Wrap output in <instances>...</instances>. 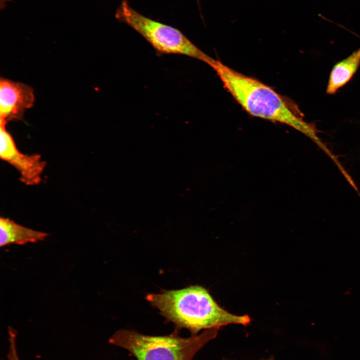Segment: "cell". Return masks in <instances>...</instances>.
I'll return each instance as SVG.
<instances>
[{"label":"cell","instance_id":"6da1fadb","mask_svg":"<svg viewBox=\"0 0 360 360\" xmlns=\"http://www.w3.org/2000/svg\"><path fill=\"white\" fill-rule=\"evenodd\" d=\"M146 299L176 330L186 328L192 335L202 330L218 329L230 324L245 326L250 322L248 315L233 314L222 308L208 291L198 285L149 294Z\"/></svg>","mask_w":360,"mask_h":360},{"label":"cell","instance_id":"7a4b0ae2","mask_svg":"<svg viewBox=\"0 0 360 360\" xmlns=\"http://www.w3.org/2000/svg\"><path fill=\"white\" fill-rule=\"evenodd\" d=\"M210 64L224 88L250 114L288 125L314 138L313 125L304 121L274 89L213 58Z\"/></svg>","mask_w":360,"mask_h":360},{"label":"cell","instance_id":"3957f363","mask_svg":"<svg viewBox=\"0 0 360 360\" xmlns=\"http://www.w3.org/2000/svg\"><path fill=\"white\" fill-rule=\"evenodd\" d=\"M218 330H206L200 334L184 338L177 330L168 335L154 336L121 329L108 342L128 350L136 360H192L198 351L216 336Z\"/></svg>","mask_w":360,"mask_h":360},{"label":"cell","instance_id":"277c9868","mask_svg":"<svg viewBox=\"0 0 360 360\" xmlns=\"http://www.w3.org/2000/svg\"><path fill=\"white\" fill-rule=\"evenodd\" d=\"M115 16L140 34L152 46L158 56L182 55L208 65L212 59L180 30L142 14L134 10L127 0L122 2Z\"/></svg>","mask_w":360,"mask_h":360},{"label":"cell","instance_id":"5b68a950","mask_svg":"<svg viewBox=\"0 0 360 360\" xmlns=\"http://www.w3.org/2000/svg\"><path fill=\"white\" fill-rule=\"evenodd\" d=\"M6 124L0 122V157L18 172L20 180L28 186L39 184L46 162L38 154H25L19 150L6 128Z\"/></svg>","mask_w":360,"mask_h":360},{"label":"cell","instance_id":"8992f818","mask_svg":"<svg viewBox=\"0 0 360 360\" xmlns=\"http://www.w3.org/2000/svg\"><path fill=\"white\" fill-rule=\"evenodd\" d=\"M35 102L34 90L26 84L1 78L0 122L22 120L25 112Z\"/></svg>","mask_w":360,"mask_h":360},{"label":"cell","instance_id":"52a82bcc","mask_svg":"<svg viewBox=\"0 0 360 360\" xmlns=\"http://www.w3.org/2000/svg\"><path fill=\"white\" fill-rule=\"evenodd\" d=\"M46 232L36 230L12 220L1 216L0 218V246L10 244L23 245L44 240Z\"/></svg>","mask_w":360,"mask_h":360},{"label":"cell","instance_id":"ba28073f","mask_svg":"<svg viewBox=\"0 0 360 360\" xmlns=\"http://www.w3.org/2000/svg\"><path fill=\"white\" fill-rule=\"evenodd\" d=\"M360 65V48L336 64L330 74L326 93L332 94L353 77Z\"/></svg>","mask_w":360,"mask_h":360},{"label":"cell","instance_id":"9c48e42d","mask_svg":"<svg viewBox=\"0 0 360 360\" xmlns=\"http://www.w3.org/2000/svg\"><path fill=\"white\" fill-rule=\"evenodd\" d=\"M17 332H10L8 333V346L6 358L2 360H20L17 345Z\"/></svg>","mask_w":360,"mask_h":360}]
</instances>
